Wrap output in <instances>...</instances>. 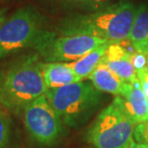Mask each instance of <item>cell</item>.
<instances>
[{"instance_id": "obj_1", "label": "cell", "mask_w": 148, "mask_h": 148, "mask_svg": "<svg viewBox=\"0 0 148 148\" xmlns=\"http://www.w3.org/2000/svg\"><path fill=\"white\" fill-rule=\"evenodd\" d=\"M40 55L29 54L16 59L0 69V106L20 114L27 105L45 94Z\"/></svg>"}, {"instance_id": "obj_2", "label": "cell", "mask_w": 148, "mask_h": 148, "mask_svg": "<svg viewBox=\"0 0 148 148\" xmlns=\"http://www.w3.org/2000/svg\"><path fill=\"white\" fill-rule=\"evenodd\" d=\"M137 12L138 7L133 3H114L99 11L66 17L55 30L90 35L112 43L124 42L129 38Z\"/></svg>"}, {"instance_id": "obj_3", "label": "cell", "mask_w": 148, "mask_h": 148, "mask_svg": "<svg viewBox=\"0 0 148 148\" xmlns=\"http://www.w3.org/2000/svg\"><path fill=\"white\" fill-rule=\"evenodd\" d=\"M45 96L64 125L71 128L86 122L101 100L100 91L86 81L50 88L46 90Z\"/></svg>"}, {"instance_id": "obj_4", "label": "cell", "mask_w": 148, "mask_h": 148, "mask_svg": "<svg viewBox=\"0 0 148 148\" xmlns=\"http://www.w3.org/2000/svg\"><path fill=\"white\" fill-rule=\"evenodd\" d=\"M135 127L118 96H115L88 129L86 140L94 148H129L135 140Z\"/></svg>"}, {"instance_id": "obj_5", "label": "cell", "mask_w": 148, "mask_h": 148, "mask_svg": "<svg viewBox=\"0 0 148 148\" xmlns=\"http://www.w3.org/2000/svg\"><path fill=\"white\" fill-rule=\"evenodd\" d=\"M44 31V16L34 6L19 8L0 25V59L34 48Z\"/></svg>"}, {"instance_id": "obj_6", "label": "cell", "mask_w": 148, "mask_h": 148, "mask_svg": "<svg viewBox=\"0 0 148 148\" xmlns=\"http://www.w3.org/2000/svg\"><path fill=\"white\" fill-rule=\"evenodd\" d=\"M106 43H109V41L90 35L48 31L45 29L35 44L34 49L43 62L71 63Z\"/></svg>"}, {"instance_id": "obj_7", "label": "cell", "mask_w": 148, "mask_h": 148, "mask_svg": "<svg viewBox=\"0 0 148 148\" xmlns=\"http://www.w3.org/2000/svg\"><path fill=\"white\" fill-rule=\"evenodd\" d=\"M21 114L26 132L34 143L41 146H53L62 140L64 124L45 94L26 106Z\"/></svg>"}, {"instance_id": "obj_8", "label": "cell", "mask_w": 148, "mask_h": 148, "mask_svg": "<svg viewBox=\"0 0 148 148\" xmlns=\"http://www.w3.org/2000/svg\"><path fill=\"white\" fill-rule=\"evenodd\" d=\"M132 51L122 45V42L111 43L108 46L101 63L115 75L128 84L138 81L137 71L132 63Z\"/></svg>"}, {"instance_id": "obj_9", "label": "cell", "mask_w": 148, "mask_h": 148, "mask_svg": "<svg viewBox=\"0 0 148 148\" xmlns=\"http://www.w3.org/2000/svg\"><path fill=\"white\" fill-rule=\"evenodd\" d=\"M88 81L99 91L120 97L126 96L132 86V84H128L121 80L103 64H99V66L93 70L88 77Z\"/></svg>"}, {"instance_id": "obj_10", "label": "cell", "mask_w": 148, "mask_h": 148, "mask_svg": "<svg viewBox=\"0 0 148 148\" xmlns=\"http://www.w3.org/2000/svg\"><path fill=\"white\" fill-rule=\"evenodd\" d=\"M118 98L124 111L136 125L148 121V99L138 80L133 83L126 96H118Z\"/></svg>"}, {"instance_id": "obj_11", "label": "cell", "mask_w": 148, "mask_h": 148, "mask_svg": "<svg viewBox=\"0 0 148 148\" xmlns=\"http://www.w3.org/2000/svg\"><path fill=\"white\" fill-rule=\"evenodd\" d=\"M41 71H42L44 85L47 90L61 88L81 81L73 71L69 63L42 62Z\"/></svg>"}, {"instance_id": "obj_12", "label": "cell", "mask_w": 148, "mask_h": 148, "mask_svg": "<svg viewBox=\"0 0 148 148\" xmlns=\"http://www.w3.org/2000/svg\"><path fill=\"white\" fill-rule=\"evenodd\" d=\"M128 40L135 51L148 55V7L140 5L135 17Z\"/></svg>"}, {"instance_id": "obj_13", "label": "cell", "mask_w": 148, "mask_h": 148, "mask_svg": "<svg viewBox=\"0 0 148 148\" xmlns=\"http://www.w3.org/2000/svg\"><path fill=\"white\" fill-rule=\"evenodd\" d=\"M110 44L111 42L96 47L95 49L91 50L88 54L83 56L82 58L69 63L73 71L75 72L81 81H85L86 79H88V77L93 72V70L99 66L102 58L104 57L106 53V50Z\"/></svg>"}, {"instance_id": "obj_14", "label": "cell", "mask_w": 148, "mask_h": 148, "mask_svg": "<svg viewBox=\"0 0 148 148\" xmlns=\"http://www.w3.org/2000/svg\"><path fill=\"white\" fill-rule=\"evenodd\" d=\"M63 9L77 10L84 13L99 11L112 4V0H50Z\"/></svg>"}, {"instance_id": "obj_15", "label": "cell", "mask_w": 148, "mask_h": 148, "mask_svg": "<svg viewBox=\"0 0 148 148\" xmlns=\"http://www.w3.org/2000/svg\"><path fill=\"white\" fill-rule=\"evenodd\" d=\"M11 136V118L8 112L0 108V148H8Z\"/></svg>"}, {"instance_id": "obj_16", "label": "cell", "mask_w": 148, "mask_h": 148, "mask_svg": "<svg viewBox=\"0 0 148 148\" xmlns=\"http://www.w3.org/2000/svg\"><path fill=\"white\" fill-rule=\"evenodd\" d=\"M134 138L137 143L148 144V121L136 125Z\"/></svg>"}, {"instance_id": "obj_17", "label": "cell", "mask_w": 148, "mask_h": 148, "mask_svg": "<svg viewBox=\"0 0 148 148\" xmlns=\"http://www.w3.org/2000/svg\"><path fill=\"white\" fill-rule=\"evenodd\" d=\"M131 58H132L133 66H134L136 71L147 67V55L146 54L133 50Z\"/></svg>"}, {"instance_id": "obj_18", "label": "cell", "mask_w": 148, "mask_h": 148, "mask_svg": "<svg viewBox=\"0 0 148 148\" xmlns=\"http://www.w3.org/2000/svg\"><path fill=\"white\" fill-rule=\"evenodd\" d=\"M138 80L140 82L141 90H143L144 94L148 99V66L137 71Z\"/></svg>"}, {"instance_id": "obj_19", "label": "cell", "mask_w": 148, "mask_h": 148, "mask_svg": "<svg viewBox=\"0 0 148 148\" xmlns=\"http://www.w3.org/2000/svg\"><path fill=\"white\" fill-rule=\"evenodd\" d=\"M129 148H148V144L140 143H137V141L134 140L131 143V145L129 146Z\"/></svg>"}, {"instance_id": "obj_20", "label": "cell", "mask_w": 148, "mask_h": 148, "mask_svg": "<svg viewBox=\"0 0 148 148\" xmlns=\"http://www.w3.org/2000/svg\"><path fill=\"white\" fill-rule=\"evenodd\" d=\"M6 13H7V9H3V8H0V25L2 24V22L4 21L6 19Z\"/></svg>"}, {"instance_id": "obj_21", "label": "cell", "mask_w": 148, "mask_h": 148, "mask_svg": "<svg viewBox=\"0 0 148 148\" xmlns=\"http://www.w3.org/2000/svg\"><path fill=\"white\" fill-rule=\"evenodd\" d=\"M147 66H148V55H147Z\"/></svg>"}, {"instance_id": "obj_22", "label": "cell", "mask_w": 148, "mask_h": 148, "mask_svg": "<svg viewBox=\"0 0 148 148\" xmlns=\"http://www.w3.org/2000/svg\"><path fill=\"white\" fill-rule=\"evenodd\" d=\"M0 108H1V106H0Z\"/></svg>"}]
</instances>
